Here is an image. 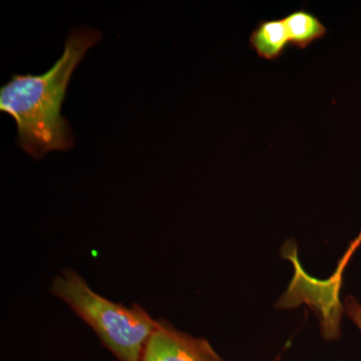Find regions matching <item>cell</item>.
Segmentation results:
<instances>
[{
    "label": "cell",
    "mask_w": 361,
    "mask_h": 361,
    "mask_svg": "<svg viewBox=\"0 0 361 361\" xmlns=\"http://www.w3.org/2000/svg\"><path fill=\"white\" fill-rule=\"evenodd\" d=\"M249 42L258 56L267 61L280 58L290 44L283 18L261 20L252 32Z\"/></svg>",
    "instance_id": "cell-4"
},
{
    "label": "cell",
    "mask_w": 361,
    "mask_h": 361,
    "mask_svg": "<svg viewBox=\"0 0 361 361\" xmlns=\"http://www.w3.org/2000/svg\"><path fill=\"white\" fill-rule=\"evenodd\" d=\"M102 39L90 27H77L66 37L61 58L42 75H16L0 89V111L16 121L18 142L35 159L75 146L71 126L61 115L71 75Z\"/></svg>",
    "instance_id": "cell-1"
},
{
    "label": "cell",
    "mask_w": 361,
    "mask_h": 361,
    "mask_svg": "<svg viewBox=\"0 0 361 361\" xmlns=\"http://www.w3.org/2000/svg\"><path fill=\"white\" fill-rule=\"evenodd\" d=\"M289 44L298 49H305L315 40L322 39L327 30L314 14L300 9L283 18Z\"/></svg>",
    "instance_id": "cell-5"
},
{
    "label": "cell",
    "mask_w": 361,
    "mask_h": 361,
    "mask_svg": "<svg viewBox=\"0 0 361 361\" xmlns=\"http://www.w3.org/2000/svg\"><path fill=\"white\" fill-rule=\"evenodd\" d=\"M140 361H225L208 341L175 329L165 320L149 337Z\"/></svg>",
    "instance_id": "cell-3"
},
{
    "label": "cell",
    "mask_w": 361,
    "mask_h": 361,
    "mask_svg": "<svg viewBox=\"0 0 361 361\" xmlns=\"http://www.w3.org/2000/svg\"><path fill=\"white\" fill-rule=\"evenodd\" d=\"M361 245V230L360 232L358 233L357 236L355 237V239L349 244V247L348 250L344 253L343 257L339 260L338 265H337L336 272L334 273L332 276H330L329 279H327V282L329 284L334 285V286L338 287V288H341L342 285V278H343V272L344 269H345L346 265L348 264L349 260H350L351 257H353L355 252L357 250L358 247Z\"/></svg>",
    "instance_id": "cell-6"
},
{
    "label": "cell",
    "mask_w": 361,
    "mask_h": 361,
    "mask_svg": "<svg viewBox=\"0 0 361 361\" xmlns=\"http://www.w3.org/2000/svg\"><path fill=\"white\" fill-rule=\"evenodd\" d=\"M52 295L68 304L96 332L118 361H140L149 337L158 327L142 306L126 307L96 293L75 271L65 269L54 278Z\"/></svg>",
    "instance_id": "cell-2"
},
{
    "label": "cell",
    "mask_w": 361,
    "mask_h": 361,
    "mask_svg": "<svg viewBox=\"0 0 361 361\" xmlns=\"http://www.w3.org/2000/svg\"><path fill=\"white\" fill-rule=\"evenodd\" d=\"M344 312L348 314L356 327L361 331V303L358 302L355 297H346L343 303Z\"/></svg>",
    "instance_id": "cell-7"
}]
</instances>
